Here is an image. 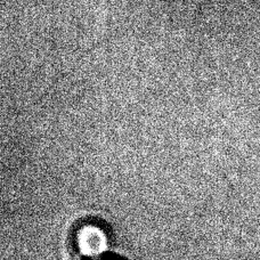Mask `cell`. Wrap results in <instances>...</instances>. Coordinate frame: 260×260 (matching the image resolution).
I'll return each instance as SVG.
<instances>
[{
	"label": "cell",
	"mask_w": 260,
	"mask_h": 260,
	"mask_svg": "<svg viewBox=\"0 0 260 260\" xmlns=\"http://www.w3.org/2000/svg\"><path fill=\"white\" fill-rule=\"evenodd\" d=\"M74 242L78 251L89 259L104 257L110 247L108 232L97 222H86L79 227Z\"/></svg>",
	"instance_id": "1"
},
{
	"label": "cell",
	"mask_w": 260,
	"mask_h": 260,
	"mask_svg": "<svg viewBox=\"0 0 260 260\" xmlns=\"http://www.w3.org/2000/svg\"><path fill=\"white\" fill-rule=\"evenodd\" d=\"M90 260H118V259H113V258H109V257H101V258H96V259H90Z\"/></svg>",
	"instance_id": "2"
}]
</instances>
